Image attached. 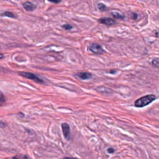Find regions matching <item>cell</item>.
<instances>
[{
	"mask_svg": "<svg viewBox=\"0 0 159 159\" xmlns=\"http://www.w3.org/2000/svg\"><path fill=\"white\" fill-rule=\"evenodd\" d=\"M4 58L3 54H2V53H0V59H2V58Z\"/></svg>",
	"mask_w": 159,
	"mask_h": 159,
	"instance_id": "cell-19",
	"label": "cell"
},
{
	"mask_svg": "<svg viewBox=\"0 0 159 159\" xmlns=\"http://www.w3.org/2000/svg\"><path fill=\"white\" fill-rule=\"evenodd\" d=\"M111 14L116 19H124V16L122 14H120L119 12H112L111 13Z\"/></svg>",
	"mask_w": 159,
	"mask_h": 159,
	"instance_id": "cell-9",
	"label": "cell"
},
{
	"mask_svg": "<svg viewBox=\"0 0 159 159\" xmlns=\"http://www.w3.org/2000/svg\"><path fill=\"white\" fill-rule=\"evenodd\" d=\"M99 22L102 24L106 25H113L117 24V22L110 17H101L99 19Z\"/></svg>",
	"mask_w": 159,
	"mask_h": 159,
	"instance_id": "cell-5",
	"label": "cell"
},
{
	"mask_svg": "<svg viewBox=\"0 0 159 159\" xmlns=\"http://www.w3.org/2000/svg\"><path fill=\"white\" fill-rule=\"evenodd\" d=\"M98 7L101 11H105L107 10V6L102 3H99L98 5Z\"/></svg>",
	"mask_w": 159,
	"mask_h": 159,
	"instance_id": "cell-11",
	"label": "cell"
},
{
	"mask_svg": "<svg viewBox=\"0 0 159 159\" xmlns=\"http://www.w3.org/2000/svg\"><path fill=\"white\" fill-rule=\"evenodd\" d=\"M61 129L65 138L66 140H70L71 139V134L69 125L67 123H63L61 124Z\"/></svg>",
	"mask_w": 159,
	"mask_h": 159,
	"instance_id": "cell-4",
	"label": "cell"
},
{
	"mask_svg": "<svg viewBox=\"0 0 159 159\" xmlns=\"http://www.w3.org/2000/svg\"><path fill=\"white\" fill-rule=\"evenodd\" d=\"M89 50L95 54H102L104 52L102 47L97 43H92L89 46Z\"/></svg>",
	"mask_w": 159,
	"mask_h": 159,
	"instance_id": "cell-3",
	"label": "cell"
},
{
	"mask_svg": "<svg viewBox=\"0 0 159 159\" xmlns=\"http://www.w3.org/2000/svg\"><path fill=\"white\" fill-rule=\"evenodd\" d=\"M155 98L156 96L153 94H148L142 96L135 101L134 106L137 107H144L153 102L155 99Z\"/></svg>",
	"mask_w": 159,
	"mask_h": 159,
	"instance_id": "cell-1",
	"label": "cell"
},
{
	"mask_svg": "<svg viewBox=\"0 0 159 159\" xmlns=\"http://www.w3.org/2000/svg\"><path fill=\"white\" fill-rule=\"evenodd\" d=\"M1 15L4 16L8 17H11V18H16L17 17V16H16L15 14H14L13 12H10V11H6L4 13H2Z\"/></svg>",
	"mask_w": 159,
	"mask_h": 159,
	"instance_id": "cell-10",
	"label": "cell"
},
{
	"mask_svg": "<svg viewBox=\"0 0 159 159\" xmlns=\"http://www.w3.org/2000/svg\"><path fill=\"white\" fill-rule=\"evenodd\" d=\"M6 126V124L4 122L0 121V128H4Z\"/></svg>",
	"mask_w": 159,
	"mask_h": 159,
	"instance_id": "cell-15",
	"label": "cell"
},
{
	"mask_svg": "<svg viewBox=\"0 0 159 159\" xmlns=\"http://www.w3.org/2000/svg\"><path fill=\"white\" fill-rule=\"evenodd\" d=\"M155 36H156V37H159V29H158V30H157L155 31Z\"/></svg>",
	"mask_w": 159,
	"mask_h": 159,
	"instance_id": "cell-18",
	"label": "cell"
},
{
	"mask_svg": "<svg viewBox=\"0 0 159 159\" xmlns=\"http://www.w3.org/2000/svg\"><path fill=\"white\" fill-rule=\"evenodd\" d=\"M23 7L27 11H32L35 9L36 6L30 2L27 1L23 4Z\"/></svg>",
	"mask_w": 159,
	"mask_h": 159,
	"instance_id": "cell-7",
	"label": "cell"
},
{
	"mask_svg": "<svg viewBox=\"0 0 159 159\" xmlns=\"http://www.w3.org/2000/svg\"><path fill=\"white\" fill-rule=\"evenodd\" d=\"M96 91L101 93H111L112 90L104 86H99L96 88Z\"/></svg>",
	"mask_w": 159,
	"mask_h": 159,
	"instance_id": "cell-8",
	"label": "cell"
},
{
	"mask_svg": "<svg viewBox=\"0 0 159 159\" xmlns=\"http://www.w3.org/2000/svg\"><path fill=\"white\" fill-rule=\"evenodd\" d=\"M62 28L64 29L65 30H71L72 28H73V26L71 25L70 24H65L64 25H62Z\"/></svg>",
	"mask_w": 159,
	"mask_h": 159,
	"instance_id": "cell-12",
	"label": "cell"
},
{
	"mask_svg": "<svg viewBox=\"0 0 159 159\" xmlns=\"http://www.w3.org/2000/svg\"><path fill=\"white\" fill-rule=\"evenodd\" d=\"M152 65L155 67H159V59H154L152 61Z\"/></svg>",
	"mask_w": 159,
	"mask_h": 159,
	"instance_id": "cell-14",
	"label": "cell"
},
{
	"mask_svg": "<svg viewBox=\"0 0 159 159\" xmlns=\"http://www.w3.org/2000/svg\"><path fill=\"white\" fill-rule=\"evenodd\" d=\"M76 76L81 80H88L92 77V74L88 72H80L76 74Z\"/></svg>",
	"mask_w": 159,
	"mask_h": 159,
	"instance_id": "cell-6",
	"label": "cell"
},
{
	"mask_svg": "<svg viewBox=\"0 0 159 159\" xmlns=\"http://www.w3.org/2000/svg\"><path fill=\"white\" fill-rule=\"evenodd\" d=\"M107 152H108V153H112L114 152V150L113 148H109L107 149Z\"/></svg>",
	"mask_w": 159,
	"mask_h": 159,
	"instance_id": "cell-16",
	"label": "cell"
},
{
	"mask_svg": "<svg viewBox=\"0 0 159 159\" xmlns=\"http://www.w3.org/2000/svg\"><path fill=\"white\" fill-rule=\"evenodd\" d=\"M48 1H49L50 2H53V3H59L60 2H61V0H48Z\"/></svg>",
	"mask_w": 159,
	"mask_h": 159,
	"instance_id": "cell-17",
	"label": "cell"
},
{
	"mask_svg": "<svg viewBox=\"0 0 159 159\" xmlns=\"http://www.w3.org/2000/svg\"><path fill=\"white\" fill-rule=\"evenodd\" d=\"M6 101V98L1 91H0V104H2Z\"/></svg>",
	"mask_w": 159,
	"mask_h": 159,
	"instance_id": "cell-13",
	"label": "cell"
},
{
	"mask_svg": "<svg viewBox=\"0 0 159 159\" xmlns=\"http://www.w3.org/2000/svg\"><path fill=\"white\" fill-rule=\"evenodd\" d=\"M19 75L24 78L30 79L39 83H44L43 80H42L39 76L30 72H19Z\"/></svg>",
	"mask_w": 159,
	"mask_h": 159,
	"instance_id": "cell-2",
	"label": "cell"
}]
</instances>
